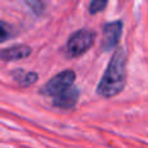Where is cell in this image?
I'll return each instance as SVG.
<instances>
[{
	"mask_svg": "<svg viewBox=\"0 0 148 148\" xmlns=\"http://www.w3.org/2000/svg\"><path fill=\"white\" fill-rule=\"evenodd\" d=\"M13 79L17 82L20 86L22 87H27V86H31L33 83H35L38 81V74L34 73V72H25V70H21V69H17L13 72Z\"/></svg>",
	"mask_w": 148,
	"mask_h": 148,
	"instance_id": "52a82bcc",
	"label": "cell"
},
{
	"mask_svg": "<svg viewBox=\"0 0 148 148\" xmlns=\"http://www.w3.org/2000/svg\"><path fill=\"white\" fill-rule=\"evenodd\" d=\"M12 36V33H10V27L7 25L5 22L0 21V43L8 40V39Z\"/></svg>",
	"mask_w": 148,
	"mask_h": 148,
	"instance_id": "9c48e42d",
	"label": "cell"
},
{
	"mask_svg": "<svg viewBox=\"0 0 148 148\" xmlns=\"http://www.w3.org/2000/svg\"><path fill=\"white\" fill-rule=\"evenodd\" d=\"M107 5H108V3L105 1V0H94V1H91L88 5V12L91 13V14H96V13L101 12Z\"/></svg>",
	"mask_w": 148,
	"mask_h": 148,
	"instance_id": "ba28073f",
	"label": "cell"
},
{
	"mask_svg": "<svg viewBox=\"0 0 148 148\" xmlns=\"http://www.w3.org/2000/svg\"><path fill=\"white\" fill-rule=\"evenodd\" d=\"M74 81H75V73L73 70H64L57 75L52 77L40 88V94L55 97L57 95L62 94L64 91H66L68 88H70L73 86Z\"/></svg>",
	"mask_w": 148,
	"mask_h": 148,
	"instance_id": "3957f363",
	"label": "cell"
},
{
	"mask_svg": "<svg viewBox=\"0 0 148 148\" xmlns=\"http://www.w3.org/2000/svg\"><path fill=\"white\" fill-rule=\"evenodd\" d=\"M122 29H123V23L121 20L105 23L104 29H103V38H101L103 51L108 52L117 46L121 39V35H122Z\"/></svg>",
	"mask_w": 148,
	"mask_h": 148,
	"instance_id": "277c9868",
	"label": "cell"
},
{
	"mask_svg": "<svg viewBox=\"0 0 148 148\" xmlns=\"http://www.w3.org/2000/svg\"><path fill=\"white\" fill-rule=\"evenodd\" d=\"M79 97V91L77 87L72 86L70 88H68L66 91H64L62 94L57 95V96L52 97V103L55 107L62 108V109H69L73 108L77 104Z\"/></svg>",
	"mask_w": 148,
	"mask_h": 148,
	"instance_id": "5b68a950",
	"label": "cell"
},
{
	"mask_svg": "<svg viewBox=\"0 0 148 148\" xmlns=\"http://www.w3.org/2000/svg\"><path fill=\"white\" fill-rule=\"evenodd\" d=\"M27 5L29 7H31L33 8V10L35 13H42V10H43V3H40V1H27Z\"/></svg>",
	"mask_w": 148,
	"mask_h": 148,
	"instance_id": "30bf717a",
	"label": "cell"
},
{
	"mask_svg": "<svg viewBox=\"0 0 148 148\" xmlns=\"http://www.w3.org/2000/svg\"><path fill=\"white\" fill-rule=\"evenodd\" d=\"M31 55V48L25 44H18L9 48L0 49V60L1 61H16V60L26 59Z\"/></svg>",
	"mask_w": 148,
	"mask_h": 148,
	"instance_id": "8992f818",
	"label": "cell"
},
{
	"mask_svg": "<svg viewBox=\"0 0 148 148\" xmlns=\"http://www.w3.org/2000/svg\"><path fill=\"white\" fill-rule=\"evenodd\" d=\"M126 83V53L122 48L117 49L112 56L103 74L96 92L103 97H113L123 90Z\"/></svg>",
	"mask_w": 148,
	"mask_h": 148,
	"instance_id": "6da1fadb",
	"label": "cell"
},
{
	"mask_svg": "<svg viewBox=\"0 0 148 148\" xmlns=\"http://www.w3.org/2000/svg\"><path fill=\"white\" fill-rule=\"evenodd\" d=\"M95 42V34L91 30H86L82 29L75 33H73L69 36L66 42V55L69 57H78L86 53Z\"/></svg>",
	"mask_w": 148,
	"mask_h": 148,
	"instance_id": "7a4b0ae2",
	"label": "cell"
}]
</instances>
